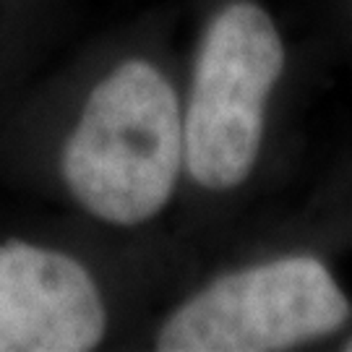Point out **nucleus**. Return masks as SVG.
Instances as JSON below:
<instances>
[{
	"label": "nucleus",
	"instance_id": "1",
	"mask_svg": "<svg viewBox=\"0 0 352 352\" xmlns=\"http://www.w3.org/2000/svg\"><path fill=\"white\" fill-rule=\"evenodd\" d=\"M183 160L173 87L146 60H126L89 94L65 144L63 175L87 212L128 227L162 212Z\"/></svg>",
	"mask_w": 352,
	"mask_h": 352
},
{
	"label": "nucleus",
	"instance_id": "2",
	"mask_svg": "<svg viewBox=\"0 0 352 352\" xmlns=\"http://www.w3.org/2000/svg\"><path fill=\"white\" fill-rule=\"evenodd\" d=\"M285 47L256 3L227 6L204 37L188 113L186 164L209 190H230L251 175L264 133V110L282 76Z\"/></svg>",
	"mask_w": 352,
	"mask_h": 352
},
{
	"label": "nucleus",
	"instance_id": "3",
	"mask_svg": "<svg viewBox=\"0 0 352 352\" xmlns=\"http://www.w3.org/2000/svg\"><path fill=\"white\" fill-rule=\"evenodd\" d=\"M350 300L314 256L248 266L212 282L164 321L160 352H274L329 337Z\"/></svg>",
	"mask_w": 352,
	"mask_h": 352
},
{
	"label": "nucleus",
	"instance_id": "4",
	"mask_svg": "<svg viewBox=\"0 0 352 352\" xmlns=\"http://www.w3.org/2000/svg\"><path fill=\"white\" fill-rule=\"evenodd\" d=\"M104 302L76 258L0 245V352H87L104 334Z\"/></svg>",
	"mask_w": 352,
	"mask_h": 352
},
{
	"label": "nucleus",
	"instance_id": "5",
	"mask_svg": "<svg viewBox=\"0 0 352 352\" xmlns=\"http://www.w3.org/2000/svg\"><path fill=\"white\" fill-rule=\"evenodd\" d=\"M344 350H347V352H352V340L347 342V344H344Z\"/></svg>",
	"mask_w": 352,
	"mask_h": 352
}]
</instances>
